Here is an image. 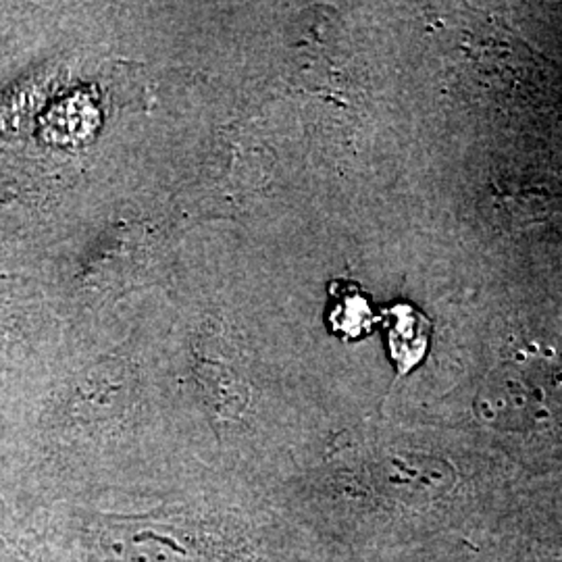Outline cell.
I'll list each match as a JSON object with an SVG mask.
<instances>
[{"instance_id":"cell-1","label":"cell","mask_w":562,"mask_h":562,"mask_svg":"<svg viewBox=\"0 0 562 562\" xmlns=\"http://www.w3.org/2000/svg\"><path fill=\"white\" fill-rule=\"evenodd\" d=\"M76 525L80 562L273 561L262 508H90Z\"/></svg>"},{"instance_id":"cell-2","label":"cell","mask_w":562,"mask_h":562,"mask_svg":"<svg viewBox=\"0 0 562 562\" xmlns=\"http://www.w3.org/2000/svg\"><path fill=\"white\" fill-rule=\"evenodd\" d=\"M192 373L211 425L238 434L257 408V383L241 346L222 325L209 323L192 344Z\"/></svg>"},{"instance_id":"cell-3","label":"cell","mask_w":562,"mask_h":562,"mask_svg":"<svg viewBox=\"0 0 562 562\" xmlns=\"http://www.w3.org/2000/svg\"><path fill=\"white\" fill-rule=\"evenodd\" d=\"M142 375L121 359L97 362L83 371L60 404L59 423L71 434L92 440L120 431L138 413Z\"/></svg>"},{"instance_id":"cell-4","label":"cell","mask_w":562,"mask_h":562,"mask_svg":"<svg viewBox=\"0 0 562 562\" xmlns=\"http://www.w3.org/2000/svg\"><path fill=\"white\" fill-rule=\"evenodd\" d=\"M153 244V236L140 223L111 227L86 257L81 281L94 292H113L130 285L148 267Z\"/></svg>"},{"instance_id":"cell-5","label":"cell","mask_w":562,"mask_h":562,"mask_svg":"<svg viewBox=\"0 0 562 562\" xmlns=\"http://www.w3.org/2000/svg\"><path fill=\"white\" fill-rule=\"evenodd\" d=\"M431 340V322L413 304H396L387 311V344L398 375H406L425 361Z\"/></svg>"},{"instance_id":"cell-6","label":"cell","mask_w":562,"mask_h":562,"mask_svg":"<svg viewBox=\"0 0 562 562\" xmlns=\"http://www.w3.org/2000/svg\"><path fill=\"white\" fill-rule=\"evenodd\" d=\"M344 319H341L340 329L344 336L357 338V336H364L369 325H371V313L364 299L359 294H350L348 299H344Z\"/></svg>"},{"instance_id":"cell-7","label":"cell","mask_w":562,"mask_h":562,"mask_svg":"<svg viewBox=\"0 0 562 562\" xmlns=\"http://www.w3.org/2000/svg\"><path fill=\"white\" fill-rule=\"evenodd\" d=\"M0 562H32V557L15 540L0 533Z\"/></svg>"}]
</instances>
